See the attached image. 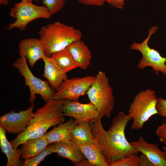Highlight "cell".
Masks as SVG:
<instances>
[{"label":"cell","instance_id":"cell-1","mask_svg":"<svg viewBox=\"0 0 166 166\" xmlns=\"http://www.w3.org/2000/svg\"><path fill=\"white\" fill-rule=\"evenodd\" d=\"M100 117L90 122L96 144L108 161L111 163L116 160L139 152L129 142L125 136V130L131 117L122 112L113 119L109 129L104 128Z\"/></svg>","mask_w":166,"mask_h":166},{"label":"cell","instance_id":"cell-2","mask_svg":"<svg viewBox=\"0 0 166 166\" xmlns=\"http://www.w3.org/2000/svg\"><path fill=\"white\" fill-rule=\"evenodd\" d=\"M65 100L52 99L34 113L26 129L10 142L17 148L28 140L44 135L47 130L64 121L63 108Z\"/></svg>","mask_w":166,"mask_h":166},{"label":"cell","instance_id":"cell-3","mask_svg":"<svg viewBox=\"0 0 166 166\" xmlns=\"http://www.w3.org/2000/svg\"><path fill=\"white\" fill-rule=\"evenodd\" d=\"M38 33L45 54L48 57L65 49L82 37L79 30L58 21L43 26Z\"/></svg>","mask_w":166,"mask_h":166},{"label":"cell","instance_id":"cell-4","mask_svg":"<svg viewBox=\"0 0 166 166\" xmlns=\"http://www.w3.org/2000/svg\"><path fill=\"white\" fill-rule=\"evenodd\" d=\"M113 89L106 73L99 71L86 94L99 111L100 117L109 118L114 107Z\"/></svg>","mask_w":166,"mask_h":166},{"label":"cell","instance_id":"cell-5","mask_svg":"<svg viewBox=\"0 0 166 166\" xmlns=\"http://www.w3.org/2000/svg\"><path fill=\"white\" fill-rule=\"evenodd\" d=\"M156 98L154 91L148 89L138 93L130 105L128 115L132 120L131 128L141 129L151 117L158 113L156 109Z\"/></svg>","mask_w":166,"mask_h":166},{"label":"cell","instance_id":"cell-6","mask_svg":"<svg viewBox=\"0 0 166 166\" xmlns=\"http://www.w3.org/2000/svg\"><path fill=\"white\" fill-rule=\"evenodd\" d=\"M10 14L15 20L10 23L6 29L10 30L16 28L22 31L25 30L32 21L39 18L48 19L52 15L44 5L38 6L32 2L22 1L14 4L10 9Z\"/></svg>","mask_w":166,"mask_h":166},{"label":"cell","instance_id":"cell-7","mask_svg":"<svg viewBox=\"0 0 166 166\" xmlns=\"http://www.w3.org/2000/svg\"><path fill=\"white\" fill-rule=\"evenodd\" d=\"M27 59L25 57L20 56L13 62V66L24 77L26 85L29 88L30 103L34 104L36 95H40L45 102L53 99L55 90L51 87L48 81L43 80L34 75L28 65Z\"/></svg>","mask_w":166,"mask_h":166},{"label":"cell","instance_id":"cell-8","mask_svg":"<svg viewBox=\"0 0 166 166\" xmlns=\"http://www.w3.org/2000/svg\"><path fill=\"white\" fill-rule=\"evenodd\" d=\"M158 29L156 26L151 27L148 30V34L146 39L140 43L134 42L131 45L130 49L138 50L142 54V57L137 65L138 69H143L146 67L150 66L156 72V75L160 72L166 76V58L162 57L157 50L150 48L148 45L151 37Z\"/></svg>","mask_w":166,"mask_h":166},{"label":"cell","instance_id":"cell-9","mask_svg":"<svg viewBox=\"0 0 166 166\" xmlns=\"http://www.w3.org/2000/svg\"><path fill=\"white\" fill-rule=\"evenodd\" d=\"M95 78L93 76L68 78L56 90L53 99L77 101L86 94Z\"/></svg>","mask_w":166,"mask_h":166},{"label":"cell","instance_id":"cell-10","mask_svg":"<svg viewBox=\"0 0 166 166\" xmlns=\"http://www.w3.org/2000/svg\"><path fill=\"white\" fill-rule=\"evenodd\" d=\"M64 116L73 118L75 124L82 121L93 122L100 117L96 107L92 103L83 104L65 100L63 108Z\"/></svg>","mask_w":166,"mask_h":166},{"label":"cell","instance_id":"cell-11","mask_svg":"<svg viewBox=\"0 0 166 166\" xmlns=\"http://www.w3.org/2000/svg\"><path fill=\"white\" fill-rule=\"evenodd\" d=\"M34 104L27 109L15 112L12 110L0 117V127L6 132L19 135L26 129L34 114Z\"/></svg>","mask_w":166,"mask_h":166},{"label":"cell","instance_id":"cell-12","mask_svg":"<svg viewBox=\"0 0 166 166\" xmlns=\"http://www.w3.org/2000/svg\"><path fill=\"white\" fill-rule=\"evenodd\" d=\"M55 153L71 161L76 166H91L79 148L70 140L53 143Z\"/></svg>","mask_w":166,"mask_h":166},{"label":"cell","instance_id":"cell-13","mask_svg":"<svg viewBox=\"0 0 166 166\" xmlns=\"http://www.w3.org/2000/svg\"><path fill=\"white\" fill-rule=\"evenodd\" d=\"M18 47L20 56L26 57L31 67L34 66L38 60L42 59L45 54L43 46L39 39H23L19 42Z\"/></svg>","mask_w":166,"mask_h":166},{"label":"cell","instance_id":"cell-14","mask_svg":"<svg viewBox=\"0 0 166 166\" xmlns=\"http://www.w3.org/2000/svg\"><path fill=\"white\" fill-rule=\"evenodd\" d=\"M130 143L146 156L154 166H166V152L160 149L157 145L147 142L142 136H140L137 141Z\"/></svg>","mask_w":166,"mask_h":166},{"label":"cell","instance_id":"cell-15","mask_svg":"<svg viewBox=\"0 0 166 166\" xmlns=\"http://www.w3.org/2000/svg\"><path fill=\"white\" fill-rule=\"evenodd\" d=\"M42 59L44 63L43 76L47 80L51 87L57 90L68 78L66 73L61 69L51 57L46 56L44 54Z\"/></svg>","mask_w":166,"mask_h":166},{"label":"cell","instance_id":"cell-16","mask_svg":"<svg viewBox=\"0 0 166 166\" xmlns=\"http://www.w3.org/2000/svg\"><path fill=\"white\" fill-rule=\"evenodd\" d=\"M72 56L78 68L86 69L90 64L91 52L87 46L81 39L71 43L66 48Z\"/></svg>","mask_w":166,"mask_h":166},{"label":"cell","instance_id":"cell-17","mask_svg":"<svg viewBox=\"0 0 166 166\" xmlns=\"http://www.w3.org/2000/svg\"><path fill=\"white\" fill-rule=\"evenodd\" d=\"M70 140L78 148L95 142L90 123L85 121L75 124L70 133Z\"/></svg>","mask_w":166,"mask_h":166},{"label":"cell","instance_id":"cell-18","mask_svg":"<svg viewBox=\"0 0 166 166\" xmlns=\"http://www.w3.org/2000/svg\"><path fill=\"white\" fill-rule=\"evenodd\" d=\"M6 132L0 127V146L1 150L6 156V166H22L23 162L20 160L22 157L21 149L14 148L6 137Z\"/></svg>","mask_w":166,"mask_h":166},{"label":"cell","instance_id":"cell-19","mask_svg":"<svg viewBox=\"0 0 166 166\" xmlns=\"http://www.w3.org/2000/svg\"><path fill=\"white\" fill-rule=\"evenodd\" d=\"M86 159L92 166H111L96 142L91 143L79 147Z\"/></svg>","mask_w":166,"mask_h":166},{"label":"cell","instance_id":"cell-20","mask_svg":"<svg viewBox=\"0 0 166 166\" xmlns=\"http://www.w3.org/2000/svg\"><path fill=\"white\" fill-rule=\"evenodd\" d=\"M75 125L74 119L71 118L66 122L59 124L46 133L45 136L49 144L70 140V133Z\"/></svg>","mask_w":166,"mask_h":166},{"label":"cell","instance_id":"cell-21","mask_svg":"<svg viewBox=\"0 0 166 166\" xmlns=\"http://www.w3.org/2000/svg\"><path fill=\"white\" fill-rule=\"evenodd\" d=\"M45 135L28 140L22 145V158L25 160L33 157L43 151L49 145Z\"/></svg>","mask_w":166,"mask_h":166},{"label":"cell","instance_id":"cell-22","mask_svg":"<svg viewBox=\"0 0 166 166\" xmlns=\"http://www.w3.org/2000/svg\"><path fill=\"white\" fill-rule=\"evenodd\" d=\"M51 57L58 66L66 73L78 68L77 63L66 48L54 54Z\"/></svg>","mask_w":166,"mask_h":166},{"label":"cell","instance_id":"cell-23","mask_svg":"<svg viewBox=\"0 0 166 166\" xmlns=\"http://www.w3.org/2000/svg\"><path fill=\"white\" fill-rule=\"evenodd\" d=\"M54 153H55V146L53 144H51L41 152L33 157L26 159L23 162L22 166H38L47 156Z\"/></svg>","mask_w":166,"mask_h":166},{"label":"cell","instance_id":"cell-24","mask_svg":"<svg viewBox=\"0 0 166 166\" xmlns=\"http://www.w3.org/2000/svg\"><path fill=\"white\" fill-rule=\"evenodd\" d=\"M138 157L137 153H133L113 162L111 166H139Z\"/></svg>","mask_w":166,"mask_h":166},{"label":"cell","instance_id":"cell-25","mask_svg":"<svg viewBox=\"0 0 166 166\" xmlns=\"http://www.w3.org/2000/svg\"><path fill=\"white\" fill-rule=\"evenodd\" d=\"M65 0H42L43 5L53 15L60 10L64 7Z\"/></svg>","mask_w":166,"mask_h":166},{"label":"cell","instance_id":"cell-26","mask_svg":"<svg viewBox=\"0 0 166 166\" xmlns=\"http://www.w3.org/2000/svg\"><path fill=\"white\" fill-rule=\"evenodd\" d=\"M156 107L158 114L165 118L166 121V99L162 97L158 98Z\"/></svg>","mask_w":166,"mask_h":166},{"label":"cell","instance_id":"cell-27","mask_svg":"<svg viewBox=\"0 0 166 166\" xmlns=\"http://www.w3.org/2000/svg\"><path fill=\"white\" fill-rule=\"evenodd\" d=\"M156 133L160 141L164 144H166V121L159 126L156 130Z\"/></svg>","mask_w":166,"mask_h":166},{"label":"cell","instance_id":"cell-28","mask_svg":"<svg viewBox=\"0 0 166 166\" xmlns=\"http://www.w3.org/2000/svg\"><path fill=\"white\" fill-rule=\"evenodd\" d=\"M79 2L88 6H103L106 0H77Z\"/></svg>","mask_w":166,"mask_h":166},{"label":"cell","instance_id":"cell-29","mask_svg":"<svg viewBox=\"0 0 166 166\" xmlns=\"http://www.w3.org/2000/svg\"><path fill=\"white\" fill-rule=\"evenodd\" d=\"M138 163L139 166H154L146 156L142 153L139 156Z\"/></svg>","mask_w":166,"mask_h":166},{"label":"cell","instance_id":"cell-30","mask_svg":"<svg viewBox=\"0 0 166 166\" xmlns=\"http://www.w3.org/2000/svg\"><path fill=\"white\" fill-rule=\"evenodd\" d=\"M125 0H106L112 6L118 9H122L124 4Z\"/></svg>","mask_w":166,"mask_h":166},{"label":"cell","instance_id":"cell-31","mask_svg":"<svg viewBox=\"0 0 166 166\" xmlns=\"http://www.w3.org/2000/svg\"><path fill=\"white\" fill-rule=\"evenodd\" d=\"M9 0H0V5H7L9 3Z\"/></svg>","mask_w":166,"mask_h":166},{"label":"cell","instance_id":"cell-32","mask_svg":"<svg viewBox=\"0 0 166 166\" xmlns=\"http://www.w3.org/2000/svg\"><path fill=\"white\" fill-rule=\"evenodd\" d=\"M38 0H21L22 2H33V1H38Z\"/></svg>","mask_w":166,"mask_h":166},{"label":"cell","instance_id":"cell-33","mask_svg":"<svg viewBox=\"0 0 166 166\" xmlns=\"http://www.w3.org/2000/svg\"><path fill=\"white\" fill-rule=\"evenodd\" d=\"M165 145V146L163 147V149L166 152V144Z\"/></svg>","mask_w":166,"mask_h":166}]
</instances>
